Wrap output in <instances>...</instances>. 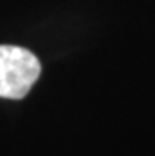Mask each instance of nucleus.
<instances>
[{
  "label": "nucleus",
  "mask_w": 155,
  "mask_h": 156,
  "mask_svg": "<svg viewBox=\"0 0 155 156\" xmlns=\"http://www.w3.org/2000/svg\"><path fill=\"white\" fill-rule=\"evenodd\" d=\"M41 73V65L30 51L0 46V96L21 99L30 91Z\"/></svg>",
  "instance_id": "obj_1"
}]
</instances>
